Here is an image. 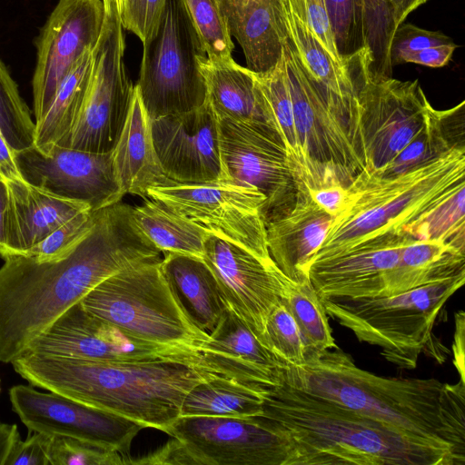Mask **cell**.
Wrapping results in <instances>:
<instances>
[{
	"label": "cell",
	"instance_id": "cell-1",
	"mask_svg": "<svg viewBox=\"0 0 465 465\" xmlns=\"http://www.w3.org/2000/svg\"><path fill=\"white\" fill-rule=\"evenodd\" d=\"M134 221L133 207L117 203L95 211L90 231L64 256L36 261L3 257L0 268V361L11 363L60 316L95 286L134 265L161 258Z\"/></svg>",
	"mask_w": 465,
	"mask_h": 465
},
{
	"label": "cell",
	"instance_id": "cell-2",
	"mask_svg": "<svg viewBox=\"0 0 465 465\" xmlns=\"http://www.w3.org/2000/svg\"><path fill=\"white\" fill-rule=\"evenodd\" d=\"M281 381L465 460V383L376 375L339 346L286 364Z\"/></svg>",
	"mask_w": 465,
	"mask_h": 465
},
{
	"label": "cell",
	"instance_id": "cell-3",
	"mask_svg": "<svg viewBox=\"0 0 465 465\" xmlns=\"http://www.w3.org/2000/svg\"><path fill=\"white\" fill-rule=\"evenodd\" d=\"M282 432L292 465H464L453 451L410 438L341 405L282 381L259 415Z\"/></svg>",
	"mask_w": 465,
	"mask_h": 465
},
{
	"label": "cell",
	"instance_id": "cell-4",
	"mask_svg": "<svg viewBox=\"0 0 465 465\" xmlns=\"http://www.w3.org/2000/svg\"><path fill=\"white\" fill-rule=\"evenodd\" d=\"M31 385L163 432L188 392L217 375L177 361H99L24 353L11 362Z\"/></svg>",
	"mask_w": 465,
	"mask_h": 465
},
{
	"label": "cell",
	"instance_id": "cell-5",
	"mask_svg": "<svg viewBox=\"0 0 465 465\" xmlns=\"http://www.w3.org/2000/svg\"><path fill=\"white\" fill-rule=\"evenodd\" d=\"M462 187L465 150L460 149L387 178L361 171L347 187L346 202L310 263L379 235L410 238L424 213Z\"/></svg>",
	"mask_w": 465,
	"mask_h": 465
},
{
	"label": "cell",
	"instance_id": "cell-6",
	"mask_svg": "<svg viewBox=\"0 0 465 465\" xmlns=\"http://www.w3.org/2000/svg\"><path fill=\"white\" fill-rule=\"evenodd\" d=\"M464 282L465 270L390 296L322 302L328 316L359 341L380 347L381 354L398 368L412 370L440 311Z\"/></svg>",
	"mask_w": 465,
	"mask_h": 465
},
{
	"label": "cell",
	"instance_id": "cell-7",
	"mask_svg": "<svg viewBox=\"0 0 465 465\" xmlns=\"http://www.w3.org/2000/svg\"><path fill=\"white\" fill-rule=\"evenodd\" d=\"M155 259L123 270L82 301L92 313L140 340L192 350L203 356L210 335L193 320Z\"/></svg>",
	"mask_w": 465,
	"mask_h": 465
},
{
	"label": "cell",
	"instance_id": "cell-8",
	"mask_svg": "<svg viewBox=\"0 0 465 465\" xmlns=\"http://www.w3.org/2000/svg\"><path fill=\"white\" fill-rule=\"evenodd\" d=\"M282 54L292 102L301 180L310 190L331 185L347 189L364 169L349 121L331 107L312 81L288 36Z\"/></svg>",
	"mask_w": 465,
	"mask_h": 465
},
{
	"label": "cell",
	"instance_id": "cell-9",
	"mask_svg": "<svg viewBox=\"0 0 465 465\" xmlns=\"http://www.w3.org/2000/svg\"><path fill=\"white\" fill-rule=\"evenodd\" d=\"M173 439L143 456L145 464L292 465L288 438L259 416H180L164 431Z\"/></svg>",
	"mask_w": 465,
	"mask_h": 465
},
{
	"label": "cell",
	"instance_id": "cell-10",
	"mask_svg": "<svg viewBox=\"0 0 465 465\" xmlns=\"http://www.w3.org/2000/svg\"><path fill=\"white\" fill-rule=\"evenodd\" d=\"M143 46L135 87L151 120L205 104L199 65L203 52L181 0H166L155 32Z\"/></svg>",
	"mask_w": 465,
	"mask_h": 465
},
{
	"label": "cell",
	"instance_id": "cell-11",
	"mask_svg": "<svg viewBox=\"0 0 465 465\" xmlns=\"http://www.w3.org/2000/svg\"><path fill=\"white\" fill-rule=\"evenodd\" d=\"M104 6L87 90L68 143L69 148L94 153L114 150L134 93L124 64L125 37L119 13L112 2Z\"/></svg>",
	"mask_w": 465,
	"mask_h": 465
},
{
	"label": "cell",
	"instance_id": "cell-12",
	"mask_svg": "<svg viewBox=\"0 0 465 465\" xmlns=\"http://www.w3.org/2000/svg\"><path fill=\"white\" fill-rule=\"evenodd\" d=\"M148 198L204 229L271 262L262 216L265 196L254 187L230 182L179 183L149 189Z\"/></svg>",
	"mask_w": 465,
	"mask_h": 465
},
{
	"label": "cell",
	"instance_id": "cell-13",
	"mask_svg": "<svg viewBox=\"0 0 465 465\" xmlns=\"http://www.w3.org/2000/svg\"><path fill=\"white\" fill-rule=\"evenodd\" d=\"M431 108L418 80L371 79L362 72L356 128L363 171L390 163L426 125Z\"/></svg>",
	"mask_w": 465,
	"mask_h": 465
},
{
	"label": "cell",
	"instance_id": "cell-14",
	"mask_svg": "<svg viewBox=\"0 0 465 465\" xmlns=\"http://www.w3.org/2000/svg\"><path fill=\"white\" fill-rule=\"evenodd\" d=\"M25 353L99 361H177L211 371L200 352L140 340L93 315L81 302L40 334Z\"/></svg>",
	"mask_w": 465,
	"mask_h": 465
},
{
	"label": "cell",
	"instance_id": "cell-15",
	"mask_svg": "<svg viewBox=\"0 0 465 465\" xmlns=\"http://www.w3.org/2000/svg\"><path fill=\"white\" fill-rule=\"evenodd\" d=\"M221 157L226 182L256 188L265 196V225L288 213L299 186L281 137L273 131L219 118Z\"/></svg>",
	"mask_w": 465,
	"mask_h": 465
},
{
	"label": "cell",
	"instance_id": "cell-16",
	"mask_svg": "<svg viewBox=\"0 0 465 465\" xmlns=\"http://www.w3.org/2000/svg\"><path fill=\"white\" fill-rule=\"evenodd\" d=\"M12 409L32 432L70 438L129 455L133 440L145 427L70 398L32 386L9 390Z\"/></svg>",
	"mask_w": 465,
	"mask_h": 465
},
{
	"label": "cell",
	"instance_id": "cell-17",
	"mask_svg": "<svg viewBox=\"0 0 465 465\" xmlns=\"http://www.w3.org/2000/svg\"><path fill=\"white\" fill-rule=\"evenodd\" d=\"M104 19L102 0H59L36 41L32 81L35 123L45 114L80 57L94 48Z\"/></svg>",
	"mask_w": 465,
	"mask_h": 465
},
{
	"label": "cell",
	"instance_id": "cell-18",
	"mask_svg": "<svg viewBox=\"0 0 465 465\" xmlns=\"http://www.w3.org/2000/svg\"><path fill=\"white\" fill-rule=\"evenodd\" d=\"M14 157L25 182L58 197L85 203L93 211L117 203L124 196L112 152L54 146L43 153L32 146L14 152Z\"/></svg>",
	"mask_w": 465,
	"mask_h": 465
},
{
	"label": "cell",
	"instance_id": "cell-19",
	"mask_svg": "<svg viewBox=\"0 0 465 465\" xmlns=\"http://www.w3.org/2000/svg\"><path fill=\"white\" fill-rule=\"evenodd\" d=\"M203 259L213 271L227 307L267 347V319L281 301L287 276L273 261H263L211 233L204 242Z\"/></svg>",
	"mask_w": 465,
	"mask_h": 465
},
{
	"label": "cell",
	"instance_id": "cell-20",
	"mask_svg": "<svg viewBox=\"0 0 465 465\" xmlns=\"http://www.w3.org/2000/svg\"><path fill=\"white\" fill-rule=\"evenodd\" d=\"M151 131L157 158L169 180L179 183L226 182L218 119L208 103L151 120Z\"/></svg>",
	"mask_w": 465,
	"mask_h": 465
},
{
	"label": "cell",
	"instance_id": "cell-21",
	"mask_svg": "<svg viewBox=\"0 0 465 465\" xmlns=\"http://www.w3.org/2000/svg\"><path fill=\"white\" fill-rule=\"evenodd\" d=\"M412 239L382 234L336 255L312 262L309 279L321 300L385 296L386 276Z\"/></svg>",
	"mask_w": 465,
	"mask_h": 465
},
{
	"label": "cell",
	"instance_id": "cell-22",
	"mask_svg": "<svg viewBox=\"0 0 465 465\" xmlns=\"http://www.w3.org/2000/svg\"><path fill=\"white\" fill-rule=\"evenodd\" d=\"M203 361L215 374L270 390L278 385L286 366L264 346L229 308L209 333Z\"/></svg>",
	"mask_w": 465,
	"mask_h": 465
},
{
	"label": "cell",
	"instance_id": "cell-23",
	"mask_svg": "<svg viewBox=\"0 0 465 465\" xmlns=\"http://www.w3.org/2000/svg\"><path fill=\"white\" fill-rule=\"evenodd\" d=\"M281 5L288 39L306 73L331 107L346 116L357 137L360 83L355 71L336 64L315 37L305 18L302 0H281Z\"/></svg>",
	"mask_w": 465,
	"mask_h": 465
},
{
	"label": "cell",
	"instance_id": "cell-24",
	"mask_svg": "<svg viewBox=\"0 0 465 465\" xmlns=\"http://www.w3.org/2000/svg\"><path fill=\"white\" fill-rule=\"evenodd\" d=\"M332 220L302 183L291 210L265 225L270 256L284 275L295 282L309 279L310 261L323 242Z\"/></svg>",
	"mask_w": 465,
	"mask_h": 465
},
{
	"label": "cell",
	"instance_id": "cell-25",
	"mask_svg": "<svg viewBox=\"0 0 465 465\" xmlns=\"http://www.w3.org/2000/svg\"><path fill=\"white\" fill-rule=\"evenodd\" d=\"M6 183L9 203L1 258L27 251L75 214L92 210L85 203L58 197L24 179L7 180Z\"/></svg>",
	"mask_w": 465,
	"mask_h": 465
},
{
	"label": "cell",
	"instance_id": "cell-26",
	"mask_svg": "<svg viewBox=\"0 0 465 465\" xmlns=\"http://www.w3.org/2000/svg\"><path fill=\"white\" fill-rule=\"evenodd\" d=\"M199 65L206 87V103L217 117L268 129L278 134L255 72L240 65L232 57L212 60L203 54L199 56Z\"/></svg>",
	"mask_w": 465,
	"mask_h": 465
},
{
	"label": "cell",
	"instance_id": "cell-27",
	"mask_svg": "<svg viewBox=\"0 0 465 465\" xmlns=\"http://www.w3.org/2000/svg\"><path fill=\"white\" fill-rule=\"evenodd\" d=\"M222 7L246 67L255 73L272 68L287 38L281 0H222Z\"/></svg>",
	"mask_w": 465,
	"mask_h": 465
},
{
	"label": "cell",
	"instance_id": "cell-28",
	"mask_svg": "<svg viewBox=\"0 0 465 465\" xmlns=\"http://www.w3.org/2000/svg\"><path fill=\"white\" fill-rule=\"evenodd\" d=\"M112 155L124 195L132 194L146 199L149 189L171 181L163 173L157 158L152 138L151 119L135 85L126 122Z\"/></svg>",
	"mask_w": 465,
	"mask_h": 465
},
{
	"label": "cell",
	"instance_id": "cell-29",
	"mask_svg": "<svg viewBox=\"0 0 465 465\" xmlns=\"http://www.w3.org/2000/svg\"><path fill=\"white\" fill-rule=\"evenodd\" d=\"M161 268L186 312L210 333L228 309L218 282L202 258L167 252Z\"/></svg>",
	"mask_w": 465,
	"mask_h": 465
},
{
	"label": "cell",
	"instance_id": "cell-30",
	"mask_svg": "<svg viewBox=\"0 0 465 465\" xmlns=\"http://www.w3.org/2000/svg\"><path fill=\"white\" fill-rule=\"evenodd\" d=\"M464 108V101L444 111L432 107L426 125L401 153L382 169L368 173L382 178L395 176L452 150H465Z\"/></svg>",
	"mask_w": 465,
	"mask_h": 465
},
{
	"label": "cell",
	"instance_id": "cell-31",
	"mask_svg": "<svg viewBox=\"0 0 465 465\" xmlns=\"http://www.w3.org/2000/svg\"><path fill=\"white\" fill-rule=\"evenodd\" d=\"M94 60V49L86 51L61 83L45 114L35 122V147L47 153L54 146L68 147L80 115Z\"/></svg>",
	"mask_w": 465,
	"mask_h": 465
},
{
	"label": "cell",
	"instance_id": "cell-32",
	"mask_svg": "<svg viewBox=\"0 0 465 465\" xmlns=\"http://www.w3.org/2000/svg\"><path fill=\"white\" fill-rule=\"evenodd\" d=\"M465 270V252L440 241H410L386 276L385 296Z\"/></svg>",
	"mask_w": 465,
	"mask_h": 465
},
{
	"label": "cell",
	"instance_id": "cell-33",
	"mask_svg": "<svg viewBox=\"0 0 465 465\" xmlns=\"http://www.w3.org/2000/svg\"><path fill=\"white\" fill-rule=\"evenodd\" d=\"M270 390L214 375L203 381L188 392L183 400L180 416H259L262 412L264 397Z\"/></svg>",
	"mask_w": 465,
	"mask_h": 465
},
{
	"label": "cell",
	"instance_id": "cell-34",
	"mask_svg": "<svg viewBox=\"0 0 465 465\" xmlns=\"http://www.w3.org/2000/svg\"><path fill=\"white\" fill-rule=\"evenodd\" d=\"M133 215L144 235L162 252L203 259L209 232L202 227L153 199L146 198L142 204L133 207Z\"/></svg>",
	"mask_w": 465,
	"mask_h": 465
},
{
	"label": "cell",
	"instance_id": "cell-35",
	"mask_svg": "<svg viewBox=\"0 0 465 465\" xmlns=\"http://www.w3.org/2000/svg\"><path fill=\"white\" fill-rule=\"evenodd\" d=\"M281 301L292 314L313 354L338 346L324 305L310 279L295 282L286 277Z\"/></svg>",
	"mask_w": 465,
	"mask_h": 465
},
{
	"label": "cell",
	"instance_id": "cell-36",
	"mask_svg": "<svg viewBox=\"0 0 465 465\" xmlns=\"http://www.w3.org/2000/svg\"><path fill=\"white\" fill-rule=\"evenodd\" d=\"M255 77L266 100L272 124L301 180L300 154L283 54L272 68L263 73H255Z\"/></svg>",
	"mask_w": 465,
	"mask_h": 465
},
{
	"label": "cell",
	"instance_id": "cell-37",
	"mask_svg": "<svg viewBox=\"0 0 465 465\" xmlns=\"http://www.w3.org/2000/svg\"><path fill=\"white\" fill-rule=\"evenodd\" d=\"M200 47L212 60L232 57L234 45L222 0H181Z\"/></svg>",
	"mask_w": 465,
	"mask_h": 465
},
{
	"label": "cell",
	"instance_id": "cell-38",
	"mask_svg": "<svg viewBox=\"0 0 465 465\" xmlns=\"http://www.w3.org/2000/svg\"><path fill=\"white\" fill-rule=\"evenodd\" d=\"M362 11L368 76L392 77L390 45L396 26L386 0H362Z\"/></svg>",
	"mask_w": 465,
	"mask_h": 465
},
{
	"label": "cell",
	"instance_id": "cell-39",
	"mask_svg": "<svg viewBox=\"0 0 465 465\" xmlns=\"http://www.w3.org/2000/svg\"><path fill=\"white\" fill-rule=\"evenodd\" d=\"M35 130L31 112L0 59V131L13 153L35 145Z\"/></svg>",
	"mask_w": 465,
	"mask_h": 465
},
{
	"label": "cell",
	"instance_id": "cell-40",
	"mask_svg": "<svg viewBox=\"0 0 465 465\" xmlns=\"http://www.w3.org/2000/svg\"><path fill=\"white\" fill-rule=\"evenodd\" d=\"M339 55L350 67L365 61L362 0H324Z\"/></svg>",
	"mask_w": 465,
	"mask_h": 465
},
{
	"label": "cell",
	"instance_id": "cell-41",
	"mask_svg": "<svg viewBox=\"0 0 465 465\" xmlns=\"http://www.w3.org/2000/svg\"><path fill=\"white\" fill-rule=\"evenodd\" d=\"M265 339L268 349L287 364L302 365L314 355L282 301L267 319Z\"/></svg>",
	"mask_w": 465,
	"mask_h": 465
},
{
	"label": "cell",
	"instance_id": "cell-42",
	"mask_svg": "<svg viewBox=\"0 0 465 465\" xmlns=\"http://www.w3.org/2000/svg\"><path fill=\"white\" fill-rule=\"evenodd\" d=\"M132 458L118 450L77 440L52 436L51 465L131 464Z\"/></svg>",
	"mask_w": 465,
	"mask_h": 465
},
{
	"label": "cell",
	"instance_id": "cell-43",
	"mask_svg": "<svg viewBox=\"0 0 465 465\" xmlns=\"http://www.w3.org/2000/svg\"><path fill=\"white\" fill-rule=\"evenodd\" d=\"M95 211L85 210L61 224L27 251L18 253L36 261H49L67 253L92 228Z\"/></svg>",
	"mask_w": 465,
	"mask_h": 465
},
{
	"label": "cell",
	"instance_id": "cell-44",
	"mask_svg": "<svg viewBox=\"0 0 465 465\" xmlns=\"http://www.w3.org/2000/svg\"><path fill=\"white\" fill-rule=\"evenodd\" d=\"M165 3L166 0H124L120 15L123 28L145 42L155 32Z\"/></svg>",
	"mask_w": 465,
	"mask_h": 465
},
{
	"label": "cell",
	"instance_id": "cell-45",
	"mask_svg": "<svg viewBox=\"0 0 465 465\" xmlns=\"http://www.w3.org/2000/svg\"><path fill=\"white\" fill-rule=\"evenodd\" d=\"M452 42L450 37L440 31H430L411 24L401 23L397 26L391 40V64L392 67L397 65L402 54Z\"/></svg>",
	"mask_w": 465,
	"mask_h": 465
},
{
	"label": "cell",
	"instance_id": "cell-46",
	"mask_svg": "<svg viewBox=\"0 0 465 465\" xmlns=\"http://www.w3.org/2000/svg\"><path fill=\"white\" fill-rule=\"evenodd\" d=\"M307 23L315 37L340 66L350 69L341 61L337 51L334 35L324 0H302Z\"/></svg>",
	"mask_w": 465,
	"mask_h": 465
},
{
	"label": "cell",
	"instance_id": "cell-47",
	"mask_svg": "<svg viewBox=\"0 0 465 465\" xmlns=\"http://www.w3.org/2000/svg\"><path fill=\"white\" fill-rule=\"evenodd\" d=\"M52 436L34 432L21 440L15 442L6 465H51L50 445Z\"/></svg>",
	"mask_w": 465,
	"mask_h": 465
},
{
	"label": "cell",
	"instance_id": "cell-48",
	"mask_svg": "<svg viewBox=\"0 0 465 465\" xmlns=\"http://www.w3.org/2000/svg\"><path fill=\"white\" fill-rule=\"evenodd\" d=\"M456 47L457 45L452 42L408 53L399 58L397 64L414 63L434 68L442 67L450 62Z\"/></svg>",
	"mask_w": 465,
	"mask_h": 465
},
{
	"label": "cell",
	"instance_id": "cell-49",
	"mask_svg": "<svg viewBox=\"0 0 465 465\" xmlns=\"http://www.w3.org/2000/svg\"><path fill=\"white\" fill-rule=\"evenodd\" d=\"M309 190L312 199L325 212L335 216L342 208L347 198V189L341 185H331Z\"/></svg>",
	"mask_w": 465,
	"mask_h": 465
},
{
	"label": "cell",
	"instance_id": "cell-50",
	"mask_svg": "<svg viewBox=\"0 0 465 465\" xmlns=\"http://www.w3.org/2000/svg\"><path fill=\"white\" fill-rule=\"evenodd\" d=\"M465 319L464 312L460 311L455 313V334L453 344L454 365L459 371L460 381L465 383L464 381V331Z\"/></svg>",
	"mask_w": 465,
	"mask_h": 465
},
{
	"label": "cell",
	"instance_id": "cell-51",
	"mask_svg": "<svg viewBox=\"0 0 465 465\" xmlns=\"http://www.w3.org/2000/svg\"><path fill=\"white\" fill-rule=\"evenodd\" d=\"M0 178L7 181L23 179L15 161L14 153L0 131Z\"/></svg>",
	"mask_w": 465,
	"mask_h": 465
},
{
	"label": "cell",
	"instance_id": "cell-52",
	"mask_svg": "<svg viewBox=\"0 0 465 465\" xmlns=\"http://www.w3.org/2000/svg\"><path fill=\"white\" fill-rule=\"evenodd\" d=\"M19 439L16 424L0 421V465H6L8 457Z\"/></svg>",
	"mask_w": 465,
	"mask_h": 465
},
{
	"label": "cell",
	"instance_id": "cell-53",
	"mask_svg": "<svg viewBox=\"0 0 465 465\" xmlns=\"http://www.w3.org/2000/svg\"><path fill=\"white\" fill-rule=\"evenodd\" d=\"M428 0H386L397 28L406 17Z\"/></svg>",
	"mask_w": 465,
	"mask_h": 465
},
{
	"label": "cell",
	"instance_id": "cell-54",
	"mask_svg": "<svg viewBox=\"0 0 465 465\" xmlns=\"http://www.w3.org/2000/svg\"><path fill=\"white\" fill-rule=\"evenodd\" d=\"M9 194L6 181L0 178V252L5 248Z\"/></svg>",
	"mask_w": 465,
	"mask_h": 465
},
{
	"label": "cell",
	"instance_id": "cell-55",
	"mask_svg": "<svg viewBox=\"0 0 465 465\" xmlns=\"http://www.w3.org/2000/svg\"><path fill=\"white\" fill-rule=\"evenodd\" d=\"M102 1H103L104 5L110 3V2L114 3L116 6L119 15H121L124 5V0H102Z\"/></svg>",
	"mask_w": 465,
	"mask_h": 465
},
{
	"label": "cell",
	"instance_id": "cell-56",
	"mask_svg": "<svg viewBox=\"0 0 465 465\" xmlns=\"http://www.w3.org/2000/svg\"><path fill=\"white\" fill-rule=\"evenodd\" d=\"M0 383H1V381H0ZM0 391H1V385H0Z\"/></svg>",
	"mask_w": 465,
	"mask_h": 465
}]
</instances>
